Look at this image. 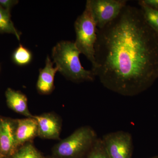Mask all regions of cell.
Masks as SVG:
<instances>
[{
	"instance_id": "1",
	"label": "cell",
	"mask_w": 158,
	"mask_h": 158,
	"mask_svg": "<svg viewBox=\"0 0 158 158\" xmlns=\"http://www.w3.org/2000/svg\"><path fill=\"white\" fill-rule=\"evenodd\" d=\"M97 34L91 70L104 87L132 97L152 85L158 78V35L141 9L127 5Z\"/></svg>"
},
{
	"instance_id": "2",
	"label": "cell",
	"mask_w": 158,
	"mask_h": 158,
	"mask_svg": "<svg viewBox=\"0 0 158 158\" xmlns=\"http://www.w3.org/2000/svg\"><path fill=\"white\" fill-rule=\"evenodd\" d=\"M81 54L74 42L61 41L53 48L52 58L58 71L68 80L77 83L92 81L95 75L92 70L83 68L79 59Z\"/></svg>"
},
{
	"instance_id": "3",
	"label": "cell",
	"mask_w": 158,
	"mask_h": 158,
	"mask_svg": "<svg viewBox=\"0 0 158 158\" xmlns=\"http://www.w3.org/2000/svg\"><path fill=\"white\" fill-rule=\"evenodd\" d=\"M98 138L92 128L82 127L58 143L54 148V155L59 158H81L88 152Z\"/></svg>"
},
{
	"instance_id": "4",
	"label": "cell",
	"mask_w": 158,
	"mask_h": 158,
	"mask_svg": "<svg viewBox=\"0 0 158 158\" xmlns=\"http://www.w3.org/2000/svg\"><path fill=\"white\" fill-rule=\"evenodd\" d=\"M76 34L75 44L81 54L90 61L92 69L95 66V47L97 38V27L89 7L86 5L85 11L74 23Z\"/></svg>"
},
{
	"instance_id": "5",
	"label": "cell",
	"mask_w": 158,
	"mask_h": 158,
	"mask_svg": "<svg viewBox=\"0 0 158 158\" xmlns=\"http://www.w3.org/2000/svg\"><path fill=\"white\" fill-rule=\"evenodd\" d=\"M126 0H88L89 7L98 29L103 28L116 18L127 6Z\"/></svg>"
},
{
	"instance_id": "6",
	"label": "cell",
	"mask_w": 158,
	"mask_h": 158,
	"mask_svg": "<svg viewBox=\"0 0 158 158\" xmlns=\"http://www.w3.org/2000/svg\"><path fill=\"white\" fill-rule=\"evenodd\" d=\"M102 139L110 158H131L133 140L129 133L113 132L106 134Z\"/></svg>"
},
{
	"instance_id": "7",
	"label": "cell",
	"mask_w": 158,
	"mask_h": 158,
	"mask_svg": "<svg viewBox=\"0 0 158 158\" xmlns=\"http://www.w3.org/2000/svg\"><path fill=\"white\" fill-rule=\"evenodd\" d=\"M15 122L0 118V158L12 156L19 149L15 139Z\"/></svg>"
},
{
	"instance_id": "8",
	"label": "cell",
	"mask_w": 158,
	"mask_h": 158,
	"mask_svg": "<svg viewBox=\"0 0 158 158\" xmlns=\"http://www.w3.org/2000/svg\"><path fill=\"white\" fill-rule=\"evenodd\" d=\"M34 117L38 127L37 136L44 139H59L62 123L58 116L52 113H47Z\"/></svg>"
},
{
	"instance_id": "9",
	"label": "cell",
	"mask_w": 158,
	"mask_h": 158,
	"mask_svg": "<svg viewBox=\"0 0 158 158\" xmlns=\"http://www.w3.org/2000/svg\"><path fill=\"white\" fill-rule=\"evenodd\" d=\"M15 139L19 148L34 139L38 134V127L34 116L16 120Z\"/></svg>"
},
{
	"instance_id": "10",
	"label": "cell",
	"mask_w": 158,
	"mask_h": 158,
	"mask_svg": "<svg viewBox=\"0 0 158 158\" xmlns=\"http://www.w3.org/2000/svg\"><path fill=\"white\" fill-rule=\"evenodd\" d=\"M54 64L49 56H48L45 60V66L40 69L37 88L38 92L41 94H49L55 88L54 78L58 69L56 66L53 67Z\"/></svg>"
},
{
	"instance_id": "11",
	"label": "cell",
	"mask_w": 158,
	"mask_h": 158,
	"mask_svg": "<svg viewBox=\"0 0 158 158\" xmlns=\"http://www.w3.org/2000/svg\"><path fill=\"white\" fill-rule=\"evenodd\" d=\"M6 97L7 105L11 110L26 117H33L29 110L27 98L24 94L9 88L6 90Z\"/></svg>"
},
{
	"instance_id": "12",
	"label": "cell",
	"mask_w": 158,
	"mask_h": 158,
	"mask_svg": "<svg viewBox=\"0 0 158 158\" xmlns=\"http://www.w3.org/2000/svg\"><path fill=\"white\" fill-rule=\"evenodd\" d=\"M0 33L12 34L19 40L20 39L21 33L15 27L11 21L10 11L3 9L0 6Z\"/></svg>"
},
{
	"instance_id": "13",
	"label": "cell",
	"mask_w": 158,
	"mask_h": 158,
	"mask_svg": "<svg viewBox=\"0 0 158 158\" xmlns=\"http://www.w3.org/2000/svg\"><path fill=\"white\" fill-rule=\"evenodd\" d=\"M146 22L158 35V11L144 4L142 0L138 1Z\"/></svg>"
},
{
	"instance_id": "14",
	"label": "cell",
	"mask_w": 158,
	"mask_h": 158,
	"mask_svg": "<svg viewBox=\"0 0 158 158\" xmlns=\"http://www.w3.org/2000/svg\"><path fill=\"white\" fill-rule=\"evenodd\" d=\"M12 59L17 65L24 66L27 65L32 61V54L28 49L20 44L13 53Z\"/></svg>"
},
{
	"instance_id": "15",
	"label": "cell",
	"mask_w": 158,
	"mask_h": 158,
	"mask_svg": "<svg viewBox=\"0 0 158 158\" xmlns=\"http://www.w3.org/2000/svg\"><path fill=\"white\" fill-rule=\"evenodd\" d=\"M12 158H44L33 144L27 143L19 148Z\"/></svg>"
},
{
	"instance_id": "16",
	"label": "cell",
	"mask_w": 158,
	"mask_h": 158,
	"mask_svg": "<svg viewBox=\"0 0 158 158\" xmlns=\"http://www.w3.org/2000/svg\"><path fill=\"white\" fill-rule=\"evenodd\" d=\"M86 158H110L102 138H98L88 152Z\"/></svg>"
},
{
	"instance_id": "17",
	"label": "cell",
	"mask_w": 158,
	"mask_h": 158,
	"mask_svg": "<svg viewBox=\"0 0 158 158\" xmlns=\"http://www.w3.org/2000/svg\"><path fill=\"white\" fill-rule=\"evenodd\" d=\"M18 2L17 0H0V6L3 9L10 11V9Z\"/></svg>"
},
{
	"instance_id": "18",
	"label": "cell",
	"mask_w": 158,
	"mask_h": 158,
	"mask_svg": "<svg viewBox=\"0 0 158 158\" xmlns=\"http://www.w3.org/2000/svg\"><path fill=\"white\" fill-rule=\"evenodd\" d=\"M142 1L144 4L158 11V0H142Z\"/></svg>"
},
{
	"instance_id": "19",
	"label": "cell",
	"mask_w": 158,
	"mask_h": 158,
	"mask_svg": "<svg viewBox=\"0 0 158 158\" xmlns=\"http://www.w3.org/2000/svg\"><path fill=\"white\" fill-rule=\"evenodd\" d=\"M151 158H158V156L154 157Z\"/></svg>"
},
{
	"instance_id": "20",
	"label": "cell",
	"mask_w": 158,
	"mask_h": 158,
	"mask_svg": "<svg viewBox=\"0 0 158 158\" xmlns=\"http://www.w3.org/2000/svg\"></svg>"
}]
</instances>
